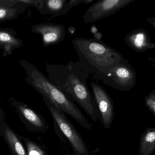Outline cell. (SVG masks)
<instances>
[{"mask_svg": "<svg viewBox=\"0 0 155 155\" xmlns=\"http://www.w3.org/2000/svg\"><path fill=\"white\" fill-rule=\"evenodd\" d=\"M47 78L73 102H76L94 122L100 115L93 95L87 85L90 74L78 62L66 64H46Z\"/></svg>", "mask_w": 155, "mask_h": 155, "instance_id": "cell-1", "label": "cell"}, {"mask_svg": "<svg viewBox=\"0 0 155 155\" xmlns=\"http://www.w3.org/2000/svg\"><path fill=\"white\" fill-rule=\"evenodd\" d=\"M72 43L79 57L78 62L93 76L106 73L125 59L121 53L100 40L78 37Z\"/></svg>", "mask_w": 155, "mask_h": 155, "instance_id": "cell-2", "label": "cell"}, {"mask_svg": "<svg viewBox=\"0 0 155 155\" xmlns=\"http://www.w3.org/2000/svg\"><path fill=\"white\" fill-rule=\"evenodd\" d=\"M28 82L42 96L50 99L63 112L69 115L87 130L92 125L72 100L50 82L38 68L30 65L28 68Z\"/></svg>", "mask_w": 155, "mask_h": 155, "instance_id": "cell-3", "label": "cell"}, {"mask_svg": "<svg viewBox=\"0 0 155 155\" xmlns=\"http://www.w3.org/2000/svg\"><path fill=\"white\" fill-rule=\"evenodd\" d=\"M54 122V127L62 133L71 144L75 155H90L81 135L66 117L64 113L45 96H42Z\"/></svg>", "mask_w": 155, "mask_h": 155, "instance_id": "cell-4", "label": "cell"}, {"mask_svg": "<svg viewBox=\"0 0 155 155\" xmlns=\"http://www.w3.org/2000/svg\"><path fill=\"white\" fill-rule=\"evenodd\" d=\"M93 77L116 90L124 92L132 89L137 82L135 71L125 59L106 73L93 76Z\"/></svg>", "mask_w": 155, "mask_h": 155, "instance_id": "cell-5", "label": "cell"}, {"mask_svg": "<svg viewBox=\"0 0 155 155\" xmlns=\"http://www.w3.org/2000/svg\"><path fill=\"white\" fill-rule=\"evenodd\" d=\"M136 0H99L89 6L83 16L86 23L94 22L113 15Z\"/></svg>", "mask_w": 155, "mask_h": 155, "instance_id": "cell-6", "label": "cell"}, {"mask_svg": "<svg viewBox=\"0 0 155 155\" xmlns=\"http://www.w3.org/2000/svg\"><path fill=\"white\" fill-rule=\"evenodd\" d=\"M93 95L97 106L100 119L105 129H109L114 121V109L113 99L106 91L98 84L90 83Z\"/></svg>", "mask_w": 155, "mask_h": 155, "instance_id": "cell-7", "label": "cell"}, {"mask_svg": "<svg viewBox=\"0 0 155 155\" xmlns=\"http://www.w3.org/2000/svg\"><path fill=\"white\" fill-rule=\"evenodd\" d=\"M32 31L42 35L44 47L59 44L65 38V27L61 24L51 23L39 24L33 26Z\"/></svg>", "mask_w": 155, "mask_h": 155, "instance_id": "cell-8", "label": "cell"}, {"mask_svg": "<svg viewBox=\"0 0 155 155\" xmlns=\"http://www.w3.org/2000/svg\"><path fill=\"white\" fill-rule=\"evenodd\" d=\"M126 44L137 52L155 49V43L151 41L148 32L143 29L134 30L124 38Z\"/></svg>", "mask_w": 155, "mask_h": 155, "instance_id": "cell-9", "label": "cell"}, {"mask_svg": "<svg viewBox=\"0 0 155 155\" xmlns=\"http://www.w3.org/2000/svg\"><path fill=\"white\" fill-rule=\"evenodd\" d=\"M73 7L72 0H43L38 10L41 14L56 17L65 14Z\"/></svg>", "mask_w": 155, "mask_h": 155, "instance_id": "cell-10", "label": "cell"}, {"mask_svg": "<svg viewBox=\"0 0 155 155\" xmlns=\"http://www.w3.org/2000/svg\"><path fill=\"white\" fill-rule=\"evenodd\" d=\"M19 109L25 119L34 130L44 133L48 130V124L41 116L25 106H20Z\"/></svg>", "mask_w": 155, "mask_h": 155, "instance_id": "cell-11", "label": "cell"}, {"mask_svg": "<svg viewBox=\"0 0 155 155\" xmlns=\"http://www.w3.org/2000/svg\"><path fill=\"white\" fill-rule=\"evenodd\" d=\"M155 150V128H148L141 137L139 154L150 155Z\"/></svg>", "mask_w": 155, "mask_h": 155, "instance_id": "cell-12", "label": "cell"}, {"mask_svg": "<svg viewBox=\"0 0 155 155\" xmlns=\"http://www.w3.org/2000/svg\"><path fill=\"white\" fill-rule=\"evenodd\" d=\"M5 135L11 148L16 155H27L21 143L12 132L8 128L5 131Z\"/></svg>", "mask_w": 155, "mask_h": 155, "instance_id": "cell-13", "label": "cell"}, {"mask_svg": "<svg viewBox=\"0 0 155 155\" xmlns=\"http://www.w3.org/2000/svg\"><path fill=\"white\" fill-rule=\"evenodd\" d=\"M19 42L11 34L0 31V45L4 46L7 51H10L12 48L19 45Z\"/></svg>", "mask_w": 155, "mask_h": 155, "instance_id": "cell-14", "label": "cell"}, {"mask_svg": "<svg viewBox=\"0 0 155 155\" xmlns=\"http://www.w3.org/2000/svg\"><path fill=\"white\" fill-rule=\"evenodd\" d=\"M27 146V155H49L41 146L30 140H25Z\"/></svg>", "mask_w": 155, "mask_h": 155, "instance_id": "cell-15", "label": "cell"}, {"mask_svg": "<svg viewBox=\"0 0 155 155\" xmlns=\"http://www.w3.org/2000/svg\"><path fill=\"white\" fill-rule=\"evenodd\" d=\"M145 103L148 109L155 115V90L145 97Z\"/></svg>", "mask_w": 155, "mask_h": 155, "instance_id": "cell-16", "label": "cell"}, {"mask_svg": "<svg viewBox=\"0 0 155 155\" xmlns=\"http://www.w3.org/2000/svg\"><path fill=\"white\" fill-rule=\"evenodd\" d=\"M11 10L4 7H0V20L6 18L11 15Z\"/></svg>", "mask_w": 155, "mask_h": 155, "instance_id": "cell-17", "label": "cell"}, {"mask_svg": "<svg viewBox=\"0 0 155 155\" xmlns=\"http://www.w3.org/2000/svg\"><path fill=\"white\" fill-rule=\"evenodd\" d=\"M147 21L155 29V16L148 17L147 18Z\"/></svg>", "mask_w": 155, "mask_h": 155, "instance_id": "cell-18", "label": "cell"}]
</instances>
